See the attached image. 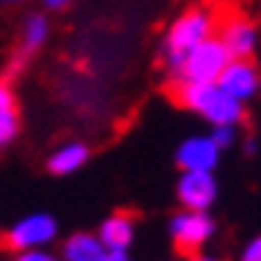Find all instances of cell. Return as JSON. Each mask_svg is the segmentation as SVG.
<instances>
[{
  "instance_id": "e0dca14e",
  "label": "cell",
  "mask_w": 261,
  "mask_h": 261,
  "mask_svg": "<svg viewBox=\"0 0 261 261\" xmlns=\"http://www.w3.org/2000/svg\"><path fill=\"white\" fill-rule=\"evenodd\" d=\"M238 261H261V235L249 238L247 244H244V249H241V258Z\"/></svg>"
},
{
  "instance_id": "9c48e42d",
  "label": "cell",
  "mask_w": 261,
  "mask_h": 261,
  "mask_svg": "<svg viewBox=\"0 0 261 261\" xmlns=\"http://www.w3.org/2000/svg\"><path fill=\"white\" fill-rule=\"evenodd\" d=\"M217 83L229 97H235L238 103L247 106L249 100L261 94V68L252 59H232Z\"/></svg>"
},
{
  "instance_id": "277c9868",
  "label": "cell",
  "mask_w": 261,
  "mask_h": 261,
  "mask_svg": "<svg viewBox=\"0 0 261 261\" xmlns=\"http://www.w3.org/2000/svg\"><path fill=\"white\" fill-rule=\"evenodd\" d=\"M56 238H59V220L53 214L30 212L6 229L3 241L12 252H30V249H47Z\"/></svg>"
},
{
  "instance_id": "7c38bea8",
  "label": "cell",
  "mask_w": 261,
  "mask_h": 261,
  "mask_svg": "<svg viewBox=\"0 0 261 261\" xmlns=\"http://www.w3.org/2000/svg\"><path fill=\"white\" fill-rule=\"evenodd\" d=\"M109 249L97 232H73L62 241L59 258L62 261H103Z\"/></svg>"
},
{
  "instance_id": "9a60e30c",
  "label": "cell",
  "mask_w": 261,
  "mask_h": 261,
  "mask_svg": "<svg viewBox=\"0 0 261 261\" xmlns=\"http://www.w3.org/2000/svg\"><path fill=\"white\" fill-rule=\"evenodd\" d=\"M208 135L217 141V147H220V150H229V147L238 141V126H212V132H208Z\"/></svg>"
},
{
  "instance_id": "8992f818",
  "label": "cell",
  "mask_w": 261,
  "mask_h": 261,
  "mask_svg": "<svg viewBox=\"0 0 261 261\" xmlns=\"http://www.w3.org/2000/svg\"><path fill=\"white\" fill-rule=\"evenodd\" d=\"M220 185L214 173H202V170H182L176 179V200L182 208L191 212H208L217 202Z\"/></svg>"
},
{
  "instance_id": "44dd1931",
  "label": "cell",
  "mask_w": 261,
  "mask_h": 261,
  "mask_svg": "<svg viewBox=\"0 0 261 261\" xmlns=\"http://www.w3.org/2000/svg\"><path fill=\"white\" fill-rule=\"evenodd\" d=\"M244 150H247L249 155H255V153H258V141H255V138H249V141L244 144Z\"/></svg>"
},
{
  "instance_id": "6da1fadb",
  "label": "cell",
  "mask_w": 261,
  "mask_h": 261,
  "mask_svg": "<svg viewBox=\"0 0 261 261\" xmlns=\"http://www.w3.org/2000/svg\"><path fill=\"white\" fill-rule=\"evenodd\" d=\"M212 36H217V15L208 6H188L185 12H179L162 38V59L167 71L176 73L182 59Z\"/></svg>"
},
{
  "instance_id": "ffe728a7",
  "label": "cell",
  "mask_w": 261,
  "mask_h": 261,
  "mask_svg": "<svg viewBox=\"0 0 261 261\" xmlns=\"http://www.w3.org/2000/svg\"><path fill=\"white\" fill-rule=\"evenodd\" d=\"M188 261H220L217 255H205V252H191Z\"/></svg>"
},
{
  "instance_id": "7402d4cb",
  "label": "cell",
  "mask_w": 261,
  "mask_h": 261,
  "mask_svg": "<svg viewBox=\"0 0 261 261\" xmlns=\"http://www.w3.org/2000/svg\"><path fill=\"white\" fill-rule=\"evenodd\" d=\"M3 6H18V3H27V0H0Z\"/></svg>"
},
{
  "instance_id": "30bf717a",
  "label": "cell",
  "mask_w": 261,
  "mask_h": 261,
  "mask_svg": "<svg viewBox=\"0 0 261 261\" xmlns=\"http://www.w3.org/2000/svg\"><path fill=\"white\" fill-rule=\"evenodd\" d=\"M88 159H91V147L85 141H65L50 153L47 170L53 176H71L80 167L88 165Z\"/></svg>"
},
{
  "instance_id": "d6986e66",
  "label": "cell",
  "mask_w": 261,
  "mask_h": 261,
  "mask_svg": "<svg viewBox=\"0 0 261 261\" xmlns=\"http://www.w3.org/2000/svg\"><path fill=\"white\" fill-rule=\"evenodd\" d=\"M103 261H132V258H129V252H126V249H109Z\"/></svg>"
},
{
  "instance_id": "ac0fdd59",
  "label": "cell",
  "mask_w": 261,
  "mask_h": 261,
  "mask_svg": "<svg viewBox=\"0 0 261 261\" xmlns=\"http://www.w3.org/2000/svg\"><path fill=\"white\" fill-rule=\"evenodd\" d=\"M71 0H41V6H44V12H59V9H65Z\"/></svg>"
},
{
  "instance_id": "7a4b0ae2",
  "label": "cell",
  "mask_w": 261,
  "mask_h": 261,
  "mask_svg": "<svg viewBox=\"0 0 261 261\" xmlns=\"http://www.w3.org/2000/svg\"><path fill=\"white\" fill-rule=\"evenodd\" d=\"M176 100L212 126H238L244 120V103L226 94L220 83H176Z\"/></svg>"
},
{
  "instance_id": "8fae6325",
  "label": "cell",
  "mask_w": 261,
  "mask_h": 261,
  "mask_svg": "<svg viewBox=\"0 0 261 261\" xmlns=\"http://www.w3.org/2000/svg\"><path fill=\"white\" fill-rule=\"evenodd\" d=\"M135 229H138V226H135V217H132V214L115 212L100 223L97 235H100V241H103L106 249H126V252H129L132 241H135Z\"/></svg>"
},
{
  "instance_id": "5b68a950",
  "label": "cell",
  "mask_w": 261,
  "mask_h": 261,
  "mask_svg": "<svg viewBox=\"0 0 261 261\" xmlns=\"http://www.w3.org/2000/svg\"><path fill=\"white\" fill-rule=\"evenodd\" d=\"M167 232H170L173 244H176L182 252H200V249L214 238L217 223H214V217L208 212H191V208H182V212H176L173 217H170Z\"/></svg>"
},
{
  "instance_id": "52a82bcc",
  "label": "cell",
  "mask_w": 261,
  "mask_h": 261,
  "mask_svg": "<svg viewBox=\"0 0 261 261\" xmlns=\"http://www.w3.org/2000/svg\"><path fill=\"white\" fill-rule=\"evenodd\" d=\"M220 41L226 44L232 59H252L261 47V30L247 15H229L220 21Z\"/></svg>"
},
{
  "instance_id": "4fadbf2b",
  "label": "cell",
  "mask_w": 261,
  "mask_h": 261,
  "mask_svg": "<svg viewBox=\"0 0 261 261\" xmlns=\"http://www.w3.org/2000/svg\"><path fill=\"white\" fill-rule=\"evenodd\" d=\"M21 132V115H18V103H15V91L9 83L0 80V150L9 147Z\"/></svg>"
},
{
  "instance_id": "3957f363",
  "label": "cell",
  "mask_w": 261,
  "mask_h": 261,
  "mask_svg": "<svg viewBox=\"0 0 261 261\" xmlns=\"http://www.w3.org/2000/svg\"><path fill=\"white\" fill-rule=\"evenodd\" d=\"M229 62H232V56H229L226 44L220 41V36H212L208 41H202L200 47H194L182 59L173 80L176 83H217Z\"/></svg>"
},
{
  "instance_id": "5bb4252c",
  "label": "cell",
  "mask_w": 261,
  "mask_h": 261,
  "mask_svg": "<svg viewBox=\"0 0 261 261\" xmlns=\"http://www.w3.org/2000/svg\"><path fill=\"white\" fill-rule=\"evenodd\" d=\"M50 38V18L47 12H30L21 24V53H36Z\"/></svg>"
},
{
  "instance_id": "ba28073f",
  "label": "cell",
  "mask_w": 261,
  "mask_h": 261,
  "mask_svg": "<svg viewBox=\"0 0 261 261\" xmlns=\"http://www.w3.org/2000/svg\"><path fill=\"white\" fill-rule=\"evenodd\" d=\"M220 147L212 135H188L176 144V153H173V162H176L179 170H202V173H214L217 165H220Z\"/></svg>"
},
{
  "instance_id": "2e32d148",
  "label": "cell",
  "mask_w": 261,
  "mask_h": 261,
  "mask_svg": "<svg viewBox=\"0 0 261 261\" xmlns=\"http://www.w3.org/2000/svg\"><path fill=\"white\" fill-rule=\"evenodd\" d=\"M12 261H62L56 252H47V249H30V252H15Z\"/></svg>"
}]
</instances>
